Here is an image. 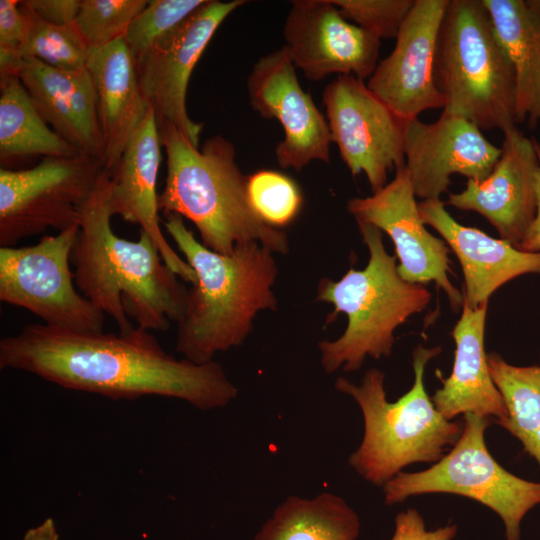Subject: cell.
<instances>
[{
    "label": "cell",
    "instance_id": "603a6c76",
    "mask_svg": "<svg viewBox=\"0 0 540 540\" xmlns=\"http://www.w3.org/2000/svg\"><path fill=\"white\" fill-rule=\"evenodd\" d=\"M86 68L97 94L104 168L111 172L149 105L139 85L135 58L125 39L90 49Z\"/></svg>",
    "mask_w": 540,
    "mask_h": 540
},
{
    "label": "cell",
    "instance_id": "7a4b0ae2",
    "mask_svg": "<svg viewBox=\"0 0 540 540\" xmlns=\"http://www.w3.org/2000/svg\"><path fill=\"white\" fill-rule=\"evenodd\" d=\"M111 176L105 168L79 210L72 251L75 285L121 333L134 327L167 330L183 312L188 289L164 263L142 230L138 240L116 235L111 226Z\"/></svg>",
    "mask_w": 540,
    "mask_h": 540
},
{
    "label": "cell",
    "instance_id": "4fadbf2b",
    "mask_svg": "<svg viewBox=\"0 0 540 540\" xmlns=\"http://www.w3.org/2000/svg\"><path fill=\"white\" fill-rule=\"evenodd\" d=\"M415 198L404 166L396 170L392 181L371 196L350 199L347 210L356 221L371 224L391 238L399 259L397 270L404 280L422 285L435 282L447 295L452 309L458 312L463 294L449 279L450 248L427 230Z\"/></svg>",
    "mask_w": 540,
    "mask_h": 540
},
{
    "label": "cell",
    "instance_id": "d6a6232c",
    "mask_svg": "<svg viewBox=\"0 0 540 540\" xmlns=\"http://www.w3.org/2000/svg\"><path fill=\"white\" fill-rule=\"evenodd\" d=\"M25 39V23L20 1H0V76L17 75L23 62L21 49Z\"/></svg>",
    "mask_w": 540,
    "mask_h": 540
},
{
    "label": "cell",
    "instance_id": "d4e9b609",
    "mask_svg": "<svg viewBox=\"0 0 540 540\" xmlns=\"http://www.w3.org/2000/svg\"><path fill=\"white\" fill-rule=\"evenodd\" d=\"M79 155L46 124L20 78L0 76L1 168L9 169L10 164L38 156L43 159Z\"/></svg>",
    "mask_w": 540,
    "mask_h": 540
},
{
    "label": "cell",
    "instance_id": "52a82bcc",
    "mask_svg": "<svg viewBox=\"0 0 540 540\" xmlns=\"http://www.w3.org/2000/svg\"><path fill=\"white\" fill-rule=\"evenodd\" d=\"M434 77L443 112L503 133L516 127L513 67L482 0H449L440 27Z\"/></svg>",
    "mask_w": 540,
    "mask_h": 540
},
{
    "label": "cell",
    "instance_id": "8d00e7d4",
    "mask_svg": "<svg viewBox=\"0 0 540 540\" xmlns=\"http://www.w3.org/2000/svg\"><path fill=\"white\" fill-rule=\"evenodd\" d=\"M22 540H59V534L52 518L45 519L39 525L27 530Z\"/></svg>",
    "mask_w": 540,
    "mask_h": 540
},
{
    "label": "cell",
    "instance_id": "277c9868",
    "mask_svg": "<svg viewBox=\"0 0 540 540\" xmlns=\"http://www.w3.org/2000/svg\"><path fill=\"white\" fill-rule=\"evenodd\" d=\"M166 152L167 174L158 195L163 214L191 221L201 243L224 255L241 245L257 242L274 254H287V234L266 225L253 211L247 179L236 162L234 145L221 135L195 147L177 128L158 127Z\"/></svg>",
    "mask_w": 540,
    "mask_h": 540
},
{
    "label": "cell",
    "instance_id": "4dcf8cb0",
    "mask_svg": "<svg viewBox=\"0 0 540 540\" xmlns=\"http://www.w3.org/2000/svg\"><path fill=\"white\" fill-rule=\"evenodd\" d=\"M206 0H149L133 19L125 41L135 58L143 57L152 46L181 25Z\"/></svg>",
    "mask_w": 540,
    "mask_h": 540
},
{
    "label": "cell",
    "instance_id": "d6986e66",
    "mask_svg": "<svg viewBox=\"0 0 540 540\" xmlns=\"http://www.w3.org/2000/svg\"><path fill=\"white\" fill-rule=\"evenodd\" d=\"M161 139L153 108L130 137L115 168L110 172V206L113 216L137 224L154 242L164 263L181 279L193 284L195 272L166 240L159 217L157 179L161 163Z\"/></svg>",
    "mask_w": 540,
    "mask_h": 540
},
{
    "label": "cell",
    "instance_id": "30bf717a",
    "mask_svg": "<svg viewBox=\"0 0 540 540\" xmlns=\"http://www.w3.org/2000/svg\"><path fill=\"white\" fill-rule=\"evenodd\" d=\"M104 165L82 155L43 158L24 169H0V247L77 225L79 210Z\"/></svg>",
    "mask_w": 540,
    "mask_h": 540
},
{
    "label": "cell",
    "instance_id": "ba28073f",
    "mask_svg": "<svg viewBox=\"0 0 540 540\" xmlns=\"http://www.w3.org/2000/svg\"><path fill=\"white\" fill-rule=\"evenodd\" d=\"M489 424V418L464 415L461 435L448 452L427 469L402 471L387 482L384 503L393 506L436 493L467 497L500 517L505 540H521L523 518L540 505V482L514 475L493 458L485 442Z\"/></svg>",
    "mask_w": 540,
    "mask_h": 540
},
{
    "label": "cell",
    "instance_id": "484cf974",
    "mask_svg": "<svg viewBox=\"0 0 540 540\" xmlns=\"http://www.w3.org/2000/svg\"><path fill=\"white\" fill-rule=\"evenodd\" d=\"M357 512L339 495L289 496L256 533L254 540H357Z\"/></svg>",
    "mask_w": 540,
    "mask_h": 540
},
{
    "label": "cell",
    "instance_id": "ffe728a7",
    "mask_svg": "<svg viewBox=\"0 0 540 540\" xmlns=\"http://www.w3.org/2000/svg\"><path fill=\"white\" fill-rule=\"evenodd\" d=\"M17 76L46 124L79 154L104 165L97 94L88 69H59L24 58Z\"/></svg>",
    "mask_w": 540,
    "mask_h": 540
},
{
    "label": "cell",
    "instance_id": "6da1fadb",
    "mask_svg": "<svg viewBox=\"0 0 540 540\" xmlns=\"http://www.w3.org/2000/svg\"><path fill=\"white\" fill-rule=\"evenodd\" d=\"M0 368L113 400L170 397L203 411L226 407L238 393L218 362L176 359L140 327L115 334L27 324L0 340Z\"/></svg>",
    "mask_w": 540,
    "mask_h": 540
},
{
    "label": "cell",
    "instance_id": "9a60e30c",
    "mask_svg": "<svg viewBox=\"0 0 540 540\" xmlns=\"http://www.w3.org/2000/svg\"><path fill=\"white\" fill-rule=\"evenodd\" d=\"M283 38L292 63L319 81L331 74L365 80L379 63L381 40L345 19L332 0H295Z\"/></svg>",
    "mask_w": 540,
    "mask_h": 540
},
{
    "label": "cell",
    "instance_id": "836d02e7",
    "mask_svg": "<svg viewBox=\"0 0 540 540\" xmlns=\"http://www.w3.org/2000/svg\"><path fill=\"white\" fill-rule=\"evenodd\" d=\"M457 532L456 524L428 530L420 512L408 508L396 515L394 533L389 540H453Z\"/></svg>",
    "mask_w": 540,
    "mask_h": 540
},
{
    "label": "cell",
    "instance_id": "cb8c5ba5",
    "mask_svg": "<svg viewBox=\"0 0 540 540\" xmlns=\"http://www.w3.org/2000/svg\"><path fill=\"white\" fill-rule=\"evenodd\" d=\"M512 67L516 122L540 124V12L524 0H482Z\"/></svg>",
    "mask_w": 540,
    "mask_h": 540
},
{
    "label": "cell",
    "instance_id": "8fae6325",
    "mask_svg": "<svg viewBox=\"0 0 540 540\" xmlns=\"http://www.w3.org/2000/svg\"><path fill=\"white\" fill-rule=\"evenodd\" d=\"M332 143L353 176L364 173L373 193L388 172L405 166L407 122L397 116L364 80L340 75L323 91Z\"/></svg>",
    "mask_w": 540,
    "mask_h": 540
},
{
    "label": "cell",
    "instance_id": "e575fe53",
    "mask_svg": "<svg viewBox=\"0 0 540 540\" xmlns=\"http://www.w3.org/2000/svg\"><path fill=\"white\" fill-rule=\"evenodd\" d=\"M43 20L55 25L74 23L80 9V0H24Z\"/></svg>",
    "mask_w": 540,
    "mask_h": 540
},
{
    "label": "cell",
    "instance_id": "83f0119b",
    "mask_svg": "<svg viewBox=\"0 0 540 540\" xmlns=\"http://www.w3.org/2000/svg\"><path fill=\"white\" fill-rule=\"evenodd\" d=\"M20 11L25 23L22 58H35L59 69L85 68L90 48L75 22L68 25L51 24L40 18L23 1Z\"/></svg>",
    "mask_w": 540,
    "mask_h": 540
},
{
    "label": "cell",
    "instance_id": "8992f818",
    "mask_svg": "<svg viewBox=\"0 0 540 540\" xmlns=\"http://www.w3.org/2000/svg\"><path fill=\"white\" fill-rule=\"evenodd\" d=\"M369 251L367 266L350 268L338 281L323 278L317 300L334 307L333 320L344 313L348 322L336 340L318 343L323 370L333 373L359 370L367 357H389L395 343V330L410 316L420 313L431 300L422 284L404 280L398 273L396 255H390L382 233L375 226L356 221Z\"/></svg>",
    "mask_w": 540,
    "mask_h": 540
},
{
    "label": "cell",
    "instance_id": "7c38bea8",
    "mask_svg": "<svg viewBox=\"0 0 540 540\" xmlns=\"http://www.w3.org/2000/svg\"><path fill=\"white\" fill-rule=\"evenodd\" d=\"M245 3L206 0L136 61L139 85L154 110L158 127L174 126L195 147H200L203 124L193 121L187 112L186 95L192 71L221 23Z\"/></svg>",
    "mask_w": 540,
    "mask_h": 540
},
{
    "label": "cell",
    "instance_id": "9c48e42d",
    "mask_svg": "<svg viewBox=\"0 0 540 540\" xmlns=\"http://www.w3.org/2000/svg\"><path fill=\"white\" fill-rule=\"evenodd\" d=\"M74 225L23 247H0V300L25 308L52 327L100 332L104 313L75 288L69 261Z\"/></svg>",
    "mask_w": 540,
    "mask_h": 540
},
{
    "label": "cell",
    "instance_id": "7402d4cb",
    "mask_svg": "<svg viewBox=\"0 0 540 540\" xmlns=\"http://www.w3.org/2000/svg\"><path fill=\"white\" fill-rule=\"evenodd\" d=\"M488 303L471 308L463 300L462 314L452 330L455 342L451 374L431 397L437 410L448 420L474 414L505 418L506 406L496 387L484 349Z\"/></svg>",
    "mask_w": 540,
    "mask_h": 540
},
{
    "label": "cell",
    "instance_id": "2e32d148",
    "mask_svg": "<svg viewBox=\"0 0 540 540\" xmlns=\"http://www.w3.org/2000/svg\"><path fill=\"white\" fill-rule=\"evenodd\" d=\"M449 0H415L392 52L380 60L368 88L397 116L417 119L445 107L434 77L438 35Z\"/></svg>",
    "mask_w": 540,
    "mask_h": 540
},
{
    "label": "cell",
    "instance_id": "5b68a950",
    "mask_svg": "<svg viewBox=\"0 0 540 540\" xmlns=\"http://www.w3.org/2000/svg\"><path fill=\"white\" fill-rule=\"evenodd\" d=\"M441 347L418 345L412 353L414 382L395 402L387 400L385 374L366 371L359 385L338 377L335 389L358 404L364 433L348 464L365 481L383 487L415 463L435 464L456 443L463 424L446 419L429 397L424 377L428 362Z\"/></svg>",
    "mask_w": 540,
    "mask_h": 540
},
{
    "label": "cell",
    "instance_id": "74e56055",
    "mask_svg": "<svg viewBox=\"0 0 540 540\" xmlns=\"http://www.w3.org/2000/svg\"><path fill=\"white\" fill-rule=\"evenodd\" d=\"M529 4L540 12V0H528Z\"/></svg>",
    "mask_w": 540,
    "mask_h": 540
},
{
    "label": "cell",
    "instance_id": "f1b7e54d",
    "mask_svg": "<svg viewBox=\"0 0 540 540\" xmlns=\"http://www.w3.org/2000/svg\"><path fill=\"white\" fill-rule=\"evenodd\" d=\"M247 195L255 214L266 225L281 230L294 221L303 204L297 183L274 170H259L249 175Z\"/></svg>",
    "mask_w": 540,
    "mask_h": 540
},
{
    "label": "cell",
    "instance_id": "e0dca14e",
    "mask_svg": "<svg viewBox=\"0 0 540 540\" xmlns=\"http://www.w3.org/2000/svg\"><path fill=\"white\" fill-rule=\"evenodd\" d=\"M501 154L474 123L442 112L434 122L418 118L407 122L405 168L416 197L440 199L451 176L481 181L493 170Z\"/></svg>",
    "mask_w": 540,
    "mask_h": 540
},
{
    "label": "cell",
    "instance_id": "44dd1931",
    "mask_svg": "<svg viewBox=\"0 0 540 540\" xmlns=\"http://www.w3.org/2000/svg\"><path fill=\"white\" fill-rule=\"evenodd\" d=\"M423 222L455 253L464 276L463 300L471 308L488 303L502 285L521 275L540 274V252L521 251L503 239L458 223L440 199L418 203Z\"/></svg>",
    "mask_w": 540,
    "mask_h": 540
},
{
    "label": "cell",
    "instance_id": "ac0fdd59",
    "mask_svg": "<svg viewBox=\"0 0 540 540\" xmlns=\"http://www.w3.org/2000/svg\"><path fill=\"white\" fill-rule=\"evenodd\" d=\"M503 135L491 173L481 181L467 180L465 189L449 193L445 204L481 214L501 239L517 248L536 215L539 157L535 138L517 127Z\"/></svg>",
    "mask_w": 540,
    "mask_h": 540
},
{
    "label": "cell",
    "instance_id": "3957f363",
    "mask_svg": "<svg viewBox=\"0 0 540 540\" xmlns=\"http://www.w3.org/2000/svg\"><path fill=\"white\" fill-rule=\"evenodd\" d=\"M162 224L195 272L177 323L176 350L206 364L219 352L240 346L263 310H277L273 285L278 275L274 253L247 243L232 254L216 253L189 230L183 218L166 213Z\"/></svg>",
    "mask_w": 540,
    "mask_h": 540
},
{
    "label": "cell",
    "instance_id": "5bb4252c",
    "mask_svg": "<svg viewBox=\"0 0 540 540\" xmlns=\"http://www.w3.org/2000/svg\"><path fill=\"white\" fill-rule=\"evenodd\" d=\"M246 83L253 110L276 119L283 128L284 137L275 148L281 168L298 172L312 161L330 162L328 122L299 84L296 67L284 47L261 57Z\"/></svg>",
    "mask_w": 540,
    "mask_h": 540
},
{
    "label": "cell",
    "instance_id": "f546056e",
    "mask_svg": "<svg viewBox=\"0 0 540 540\" xmlns=\"http://www.w3.org/2000/svg\"><path fill=\"white\" fill-rule=\"evenodd\" d=\"M147 0H81L75 24L90 49L125 39Z\"/></svg>",
    "mask_w": 540,
    "mask_h": 540
},
{
    "label": "cell",
    "instance_id": "d590c367",
    "mask_svg": "<svg viewBox=\"0 0 540 540\" xmlns=\"http://www.w3.org/2000/svg\"><path fill=\"white\" fill-rule=\"evenodd\" d=\"M536 148L539 157V169L536 181L537 210L533 222L528 228L523 240L517 246L519 250L525 252H540V142L537 139Z\"/></svg>",
    "mask_w": 540,
    "mask_h": 540
},
{
    "label": "cell",
    "instance_id": "1f68e13d",
    "mask_svg": "<svg viewBox=\"0 0 540 540\" xmlns=\"http://www.w3.org/2000/svg\"><path fill=\"white\" fill-rule=\"evenodd\" d=\"M342 16L378 39L397 37L415 0H332Z\"/></svg>",
    "mask_w": 540,
    "mask_h": 540
},
{
    "label": "cell",
    "instance_id": "4316f807",
    "mask_svg": "<svg viewBox=\"0 0 540 540\" xmlns=\"http://www.w3.org/2000/svg\"><path fill=\"white\" fill-rule=\"evenodd\" d=\"M487 361L507 410L495 423L517 438L540 466V366H515L496 352L487 354Z\"/></svg>",
    "mask_w": 540,
    "mask_h": 540
}]
</instances>
